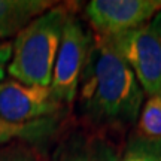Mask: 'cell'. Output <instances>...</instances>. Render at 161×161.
<instances>
[{"instance_id":"cell-1","label":"cell","mask_w":161,"mask_h":161,"mask_svg":"<svg viewBox=\"0 0 161 161\" xmlns=\"http://www.w3.org/2000/svg\"><path fill=\"white\" fill-rule=\"evenodd\" d=\"M82 112L98 124L124 125L139 118L145 92L108 37L92 36L79 80Z\"/></svg>"},{"instance_id":"cell-2","label":"cell","mask_w":161,"mask_h":161,"mask_svg":"<svg viewBox=\"0 0 161 161\" xmlns=\"http://www.w3.org/2000/svg\"><path fill=\"white\" fill-rule=\"evenodd\" d=\"M67 17L69 14L64 8H51L15 36L12 57L6 70L12 79L25 85H51Z\"/></svg>"},{"instance_id":"cell-3","label":"cell","mask_w":161,"mask_h":161,"mask_svg":"<svg viewBox=\"0 0 161 161\" xmlns=\"http://www.w3.org/2000/svg\"><path fill=\"white\" fill-rule=\"evenodd\" d=\"M63 109L49 86L25 85L15 79L0 82V142L49 124Z\"/></svg>"},{"instance_id":"cell-4","label":"cell","mask_w":161,"mask_h":161,"mask_svg":"<svg viewBox=\"0 0 161 161\" xmlns=\"http://www.w3.org/2000/svg\"><path fill=\"white\" fill-rule=\"evenodd\" d=\"M108 39L130 66L145 94L161 97V42L149 23Z\"/></svg>"},{"instance_id":"cell-5","label":"cell","mask_w":161,"mask_h":161,"mask_svg":"<svg viewBox=\"0 0 161 161\" xmlns=\"http://www.w3.org/2000/svg\"><path fill=\"white\" fill-rule=\"evenodd\" d=\"M91 39L92 35L84 29L79 19L69 15L64 24L49 85L60 103L70 104L75 100Z\"/></svg>"},{"instance_id":"cell-6","label":"cell","mask_w":161,"mask_h":161,"mask_svg":"<svg viewBox=\"0 0 161 161\" xmlns=\"http://www.w3.org/2000/svg\"><path fill=\"white\" fill-rule=\"evenodd\" d=\"M161 11V0H92L85 14L98 36L110 37L148 24Z\"/></svg>"},{"instance_id":"cell-7","label":"cell","mask_w":161,"mask_h":161,"mask_svg":"<svg viewBox=\"0 0 161 161\" xmlns=\"http://www.w3.org/2000/svg\"><path fill=\"white\" fill-rule=\"evenodd\" d=\"M121 154L98 136H73L58 148L52 161H119Z\"/></svg>"},{"instance_id":"cell-8","label":"cell","mask_w":161,"mask_h":161,"mask_svg":"<svg viewBox=\"0 0 161 161\" xmlns=\"http://www.w3.org/2000/svg\"><path fill=\"white\" fill-rule=\"evenodd\" d=\"M51 5L45 0H0V39L17 36Z\"/></svg>"},{"instance_id":"cell-9","label":"cell","mask_w":161,"mask_h":161,"mask_svg":"<svg viewBox=\"0 0 161 161\" xmlns=\"http://www.w3.org/2000/svg\"><path fill=\"white\" fill-rule=\"evenodd\" d=\"M119 161H161V137H146L140 133L133 134Z\"/></svg>"},{"instance_id":"cell-10","label":"cell","mask_w":161,"mask_h":161,"mask_svg":"<svg viewBox=\"0 0 161 161\" xmlns=\"http://www.w3.org/2000/svg\"><path fill=\"white\" fill-rule=\"evenodd\" d=\"M139 133L146 137H161V97H149L139 115Z\"/></svg>"},{"instance_id":"cell-11","label":"cell","mask_w":161,"mask_h":161,"mask_svg":"<svg viewBox=\"0 0 161 161\" xmlns=\"http://www.w3.org/2000/svg\"><path fill=\"white\" fill-rule=\"evenodd\" d=\"M12 57V43L0 40V82L5 79V73L8 70V64Z\"/></svg>"},{"instance_id":"cell-12","label":"cell","mask_w":161,"mask_h":161,"mask_svg":"<svg viewBox=\"0 0 161 161\" xmlns=\"http://www.w3.org/2000/svg\"><path fill=\"white\" fill-rule=\"evenodd\" d=\"M0 161H35L33 157L24 151H5L0 152Z\"/></svg>"},{"instance_id":"cell-13","label":"cell","mask_w":161,"mask_h":161,"mask_svg":"<svg viewBox=\"0 0 161 161\" xmlns=\"http://www.w3.org/2000/svg\"><path fill=\"white\" fill-rule=\"evenodd\" d=\"M149 27L154 31V35L158 37V40L161 42V11L149 21Z\"/></svg>"}]
</instances>
